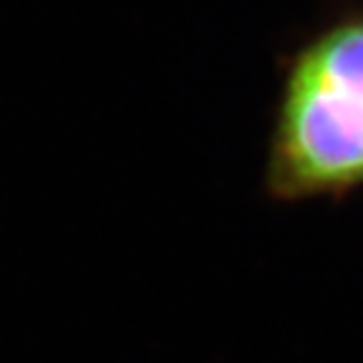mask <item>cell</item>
<instances>
[{
    "label": "cell",
    "mask_w": 363,
    "mask_h": 363,
    "mask_svg": "<svg viewBox=\"0 0 363 363\" xmlns=\"http://www.w3.org/2000/svg\"><path fill=\"white\" fill-rule=\"evenodd\" d=\"M363 187V8L333 18L285 61L265 154L278 202Z\"/></svg>",
    "instance_id": "6da1fadb"
}]
</instances>
